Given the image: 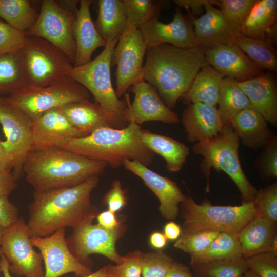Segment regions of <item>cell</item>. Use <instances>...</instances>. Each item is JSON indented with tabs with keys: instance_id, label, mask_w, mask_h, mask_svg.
<instances>
[{
	"instance_id": "4dcf8cb0",
	"label": "cell",
	"mask_w": 277,
	"mask_h": 277,
	"mask_svg": "<svg viewBox=\"0 0 277 277\" xmlns=\"http://www.w3.org/2000/svg\"><path fill=\"white\" fill-rule=\"evenodd\" d=\"M276 0H256L240 34L252 39H264L267 29L276 23Z\"/></svg>"
},
{
	"instance_id": "d6a6232c",
	"label": "cell",
	"mask_w": 277,
	"mask_h": 277,
	"mask_svg": "<svg viewBox=\"0 0 277 277\" xmlns=\"http://www.w3.org/2000/svg\"><path fill=\"white\" fill-rule=\"evenodd\" d=\"M243 257L238 233L220 232L207 248L190 255V265L203 264Z\"/></svg>"
},
{
	"instance_id": "30bf717a",
	"label": "cell",
	"mask_w": 277,
	"mask_h": 277,
	"mask_svg": "<svg viewBox=\"0 0 277 277\" xmlns=\"http://www.w3.org/2000/svg\"><path fill=\"white\" fill-rule=\"evenodd\" d=\"M22 51L29 86L52 84L67 75L73 66L62 50L39 37L27 36Z\"/></svg>"
},
{
	"instance_id": "7a4b0ae2",
	"label": "cell",
	"mask_w": 277,
	"mask_h": 277,
	"mask_svg": "<svg viewBox=\"0 0 277 277\" xmlns=\"http://www.w3.org/2000/svg\"><path fill=\"white\" fill-rule=\"evenodd\" d=\"M146 55L143 78L170 109L187 92L200 69L208 65L200 48L163 44L147 48Z\"/></svg>"
},
{
	"instance_id": "e575fe53",
	"label": "cell",
	"mask_w": 277,
	"mask_h": 277,
	"mask_svg": "<svg viewBox=\"0 0 277 277\" xmlns=\"http://www.w3.org/2000/svg\"><path fill=\"white\" fill-rule=\"evenodd\" d=\"M238 82L234 78L224 77L221 83L217 109L225 123H229L236 114L250 106L248 97L239 87Z\"/></svg>"
},
{
	"instance_id": "816d5d0a",
	"label": "cell",
	"mask_w": 277,
	"mask_h": 277,
	"mask_svg": "<svg viewBox=\"0 0 277 277\" xmlns=\"http://www.w3.org/2000/svg\"><path fill=\"white\" fill-rule=\"evenodd\" d=\"M95 218L99 225L109 230L116 229L122 224V222L118 220L115 213L109 210L98 213Z\"/></svg>"
},
{
	"instance_id": "f1b7e54d",
	"label": "cell",
	"mask_w": 277,
	"mask_h": 277,
	"mask_svg": "<svg viewBox=\"0 0 277 277\" xmlns=\"http://www.w3.org/2000/svg\"><path fill=\"white\" fill-rule=\"evenodd\" d=\"M141 140L149 150L165 160L166 168L170 172L180 171L189 154V148L184 144L147 130L142 129Z\"/></svg>"
},
{
	"instance_id": "d4e9b609",
	"label": "cell",
	"mask_w": 277,
	"mask_h": 277,
	"mask_svg": "<svg viewBox=\"0 0 277 277\" xmlns=\"http://www.w3.org/2000/svg\"><path fill=\"white\" fill-rule=\"evenodd\" d=\"M248 97L250 106L273 125L277 123V89L275 80L270 72L253 78L238 82Z\"/></svg>"
},
{
	"instance_id": "4316f807",
	"label": "cell",
	"mask_w": 277,
	"mask_h": 277,
	"mask_svg": "<svg viewBox=\"0 0 277 277\" xmlns=\"http://www.w3.org/2000/svg\"><path fill=\"white\" fill-rule=\"evenodd\" d=\"M229 123L242 143L252 149L265 146L272 137L267 122L251 106L236 114Z\"/></svg>"
},
{
	"instance_id": "484cf974",
	"label": "cell",
	"mask_w": 277,
	"mask_h": 277,
	"mask_svg": "<svg viewBox=\"0 0 277 277\" xmlns=\"http://www.w3.org/2000/svg\"><path fill=\"white\" fill-rule=\"evenodd\" d=\"M276 223L260 216L250 220L238 233L242 256L271 252L277 254Z\"/></svg>"
},
{
	"instance_id": "be15d7a7",
	"label": "cell",
	"mask_w": 277,
	"mask_h": 277,
	"mask_svg": "<svg viewBox=\"0 0 277 277\" xmlns=\"http://www.w3.org/2000/svg\"><path fill=\"white\" fill-rule=\"evenodd\" d=\"M1 254H2V251H1V248H0V256H1Z\"/></svg>"
},
{
	"instance_id": "2e32d148",
	"label": "cell",
	"mask_w": 277,
	"mask_h": 277,
	"mask_svg": "<svg viewBox=\"0 0 277 277\" xmlns=\"http://www.w3.org/2000/svg\"><path fill=\"white\" fill-rule=\"evenodd\" d=\"M134 95L131 104L128 103L126 121L138 125L149 121H159L167 124L180 122L178 115L163 101L156 90L145 81L141 76L128 89Z\"/></svg>"
},
{
	"instance_id": "f35d334b",
	"label": "cell",
	"mask_w": 277,
	"mask_h": 277,
	"mask_svg": "<svg viewBox=\"0 0 277 277\" xmlns=\"http://www.w3.org/2000/svg\"><path fill=\"white\" fill-rule=\"evenodd\" d=\"M256 0H219L220 10L227 21L240 33L241 28Z\"/></svg>"
},
{
	"instance_id": "4fadbf2b",
	"label": "cell",
	"mask_w": 277,
	"mask_h": 277,
	"mask_svg": "<svg viewBox=\"0 0 277 277\" xmlns=\"http://www.w3.org/2000/svg\"><path fill=\"white\" fill-rule=\"evenodd\" d=\"M147 46L141 30L128 23L113 50L111 66L116 65L115 94L118 98L143 75Z\"/></svg>"
},
{
	"instance_id": "836d02e7",
	"label": "cell",
	"mask_w": 277,
	"mask_h": 277,
	"mask_svg": "<svg viewBox=\"0 0 277 277\" xmlns=\"http://www.w3.org/2000/svg\"><path fill=\"white\" fill-rule=\"evenodd\" d=\"M232 42L235 44L260 69L276 72L277 58L274 47L265 39H252L234 34Z\"/></svg>"
},
{
	"instance_id": "8992f818",
	"label": "cell",
	"mask_w": 277,
	"mask_h": 277,
	"mask_svg": "<svg viewBox=\"0 0 277 277\" xmlns=\"http://www.w3.org/2000/svg\"><path fill=\"white\" fill-rule=\"evenodd\" d=\"M180 205L184 220L181 234L204 231L238 233L257 216L253 202L240 206H213L208 201L199 204L187 196Z\"/></svg>"
},
{
	"instance_id": "bcb514c9",
	"label": "cell",
	"mask_w": 277,
	"mask_h": 277,
	"mask_svg": "<svg viewBox=\"0 0 277 277\" xmlns=\"http://www.w3.org/2000/svg\"><path fill=\"white\" fill-rule=\"evenodd\" d=\"M255 167L267 177H276L277 141L276 137H272L265 146L264 151L255 163Z\"/></svg>"
},
{
	"instance_id": "6125c7cd",
	"label": "cell",
	"mask_w": 277,
	"mask_h": 277,
	"mask_svg": "<svg viewBox=\"0 0 277 277\" xmlns=\"http://www.w3.org/2000/svg\"><path fill=\"white\" fill-rule=\"evenodd\" d=\"M4 229H4L2 227H0V244H1V243L2 239V237H3V233H4Z\"/></svg>"
},
{
	"instance_id": "91938a15",
	"label": "cell",
	"mask_w": 277,
	"mask_h": 277,
	"mask_svg": "<svg viewBox=\"0 0 277 277\" xmlns=\"http://www.w3.org/2000/svg\"><path fill=\"white\" fill-rule=\"evenodd\" d=\"M81 277H107V267L106 266H105L95 272H92L89 275Z\"/></svg>"
},
{
	"instance_id": "3957f363",
	"label": "cell",
	"mask_w": 277,
	"mask_h": 277,
	"mask_svg": "<svg viewBox=\"0 0 277 277\" xmlns=\"http://www.w3.org/2000/svg\"><path fill=\"white\" fill-rule=\"evenodd\" d=\"M107 166L61 147L32 149L26 156L22 171L34 191H42L81 184L98 176Z\"/></svg>"
},
{
	"instance_id": "e7e4bbea",
	"label": "cell",
	"mask_w": 277,
	"mask_h": 277,
	"mask_svg": "<svg viewBox=\"0 0 277 277\" xmlns=\"http://www.w3.org/2000/svg\"><path fill=\"white\" fill-rule=\"evenodd\" d=\"M1 267H0V273H1Z\"/></svg>"
},
{
	"instance_id": "6f0895ef",
	"label": "cell",
	"mask_w": 277,
	"mask_h": 277,
	"mask_svg": "<svg viewBox=\"0 0 277 277\" xmlns=\"http://www.w3.org/2000/svg\"><path fill=\"white\" fill-rule=\"evenodd\" d=\"M276 23H275L267 29L264 38L269 42L274 47L276 43Z\"/></svg>"
},
{
	"instance_id": "d6986e66",
	"label": "cell",
	"mask_w": 277,
	"mask_h": 277,
	"mask_svg": "<svg viewBox=\"0 0 277 277\" xmlns=\"http://www.w3.org/2000/svg\"><path fill=\"white\" fill-rule=\"evenodd\" d=\"M207 63L224 77L239 82L247 81L261 74L259 68L234 43L222 44L204 50Z\"/></svg>"
},
{
	"instance_id": "ba28073f",
	"label": "cell",
	"mask_w": 277,
	"mask_h": 277,
	"mask_svg": "<svg viewBox=\"0 0 277 277\" xmlns=\"http://www.w3.org/2000/svg\"><path fill=\"white\" fill-rule=\"evenodd\" d=\"M6 98L34 122L52 109L89 100V93L82 85L67 75L45 87L27 85Z\"/></svg>"
},
{
	"instance_id": "680465c9",
	"label": "cell",
	"mask_w": 277,
	"mask_h": 277,
	"mask_svg": "<svg viewBox=\"0 0 277 277\" xmlns=\"http://www.w3.org/2000/svg\"><path fill=\"white\" fill-rule=\"evenodd\" d=\"M0 257V267L4 277H12L10 274L9 268L10 264L8 260L3 254H1Z\"/></svg>"
},
{
	"instance_id": "ee69618b",
	"label": "cell",
	"mask_w": 277,
	"mask_h": 277,
	"mask_svg": "<svg viewBox=\"0 0 277 277\" xmlns=\"http://www.w3.org/2000/svg\"><path fill=\"white\" fill-rule=\"evenodd\" d=\"M248 269L258 277H277V254L264 252L245 259Z\"/></svg>"
},
{
	"instance_id": "9f6ffc18",
	"label": "cell",
	"mask_w": 277,
	"mask_h": 277,
	"mask_svg": "<svg viewBox=\"0 0 277 277\" xmlns=\"http://www.w3.org/2000/svg\"><path fill=\"white\" fill-rule=\"evenodd\" d=\"M167 242V239L164 234L160 232H154L149 237L150 245L156 249H161L164 248Z\"/></svg>"
},
{
	"instance_id": "f6af8a7d",
	"label": "cell",
	"mask_w": 277,
	"mask_h": 277,
	"mask_svg": "<svg viewBox=\"0 0 277 277\" xmlns=\"http://www.w3.org/2000/svg\"><path fill=\"white\" fill-rule=\"evenodd\" d=\"M27 36L5 21L0 19V53L14 52L22 50Z\"/></svg>"
},
{
	"instance_id": "e0dca14e",
	"label": "cell",
	"mask_w": 277,
	"mask_h": 277,
	"mask_svg": "<svg viewBox=\"0 0 277 277\" xmlns=\"http://www.w3.org/2000/svg\"><path fill=\"white\" fill-rule=\"evenodd\" d=\"M158 18H153L138 28L143 34L147 48L163 44L182 49L199 48L193 23L179 8L170 22L164 23Z\"/></svg>"
},
{
	"instance_id": "60d3db41",
	"label": "cell",
	"mask_w": 277,
	"mask_h": 277,
	"mask_svg": "<svg viewBox=\"0 0 277 277\" xmlns=\"http://www.w3.org/2000/svg\"><path fill=\"white\" fill-rule=\"evenodd\" d=\"M173 259L161 251L143 253L142 258V277H165Z\"/></svg>"
},
{
	"instance_id": "74e56055",
	"label": "cell",
	"mask_w": 277,
	"mask_h": 277,
	"mask_svg": "<svg viewBox=\"0 0 277 277\" xmlns=\"http://www.w3.org/2000/svg\"><path fill=\"white\" fill-rule=\"evenodd\" d=\"M128 23L138 28L159 17L164 2L153 0H123Z\"/></svg>"
},
{
	"instance_id": "8d00e7d4",
	"label": "cell",
	"mask_w": 277,
	"mask_h": 277,
	"mask_svg": "<svg viewBox=\"0 0 277 277\" xmlns=\"http://www.w3.org/2000/svg\"><path fill=\"white\" fill-rule=\"evenodd\" d=\"M191 266L196 277H242L248 269L243 257Z\"/></svg>"
},
{
	"instance_id": "cb8c5ba5",
	"label": "cell",
	"mask_w": 277,
	"mask_h": 277,
	"mask_svg": "<svg viewBox=\"0 0 277 277\" xmlns=\"http://www.w3.org/2000/svg\"><path fill=\"white\" fill-rule=\"evenodd\" d=\"M91 0L80 1L73 26V35L76 45L74 67L84 65L91 61L93 53L106 43L98 33L93 21L90 8Z\"/></svg>"
},
{
	"instance_id": "db71d44e",
	"label": "cell",
	"mask_w": 277,
	"mask_h": 277,
	"mask_svg": "<svg viewBox=\"0 0 277 277\" xmlns=\"http://www.w3.org/2000/svg\"><path fill=\"white\" fill-rule=\"evenodd\" d=\"M12 169V159L0 140V171L11 172Z\"/></svg>"
},
{
	"instance_id": "5b68a950",
	"label": "cell",
	"mask_w": 277,
	"mask_h": 277,
	"mask_svg": "<svg viewBox=\"0 0 277 277\" xmlns=\"http://www.w3.org/2000/svg\"><path fill=\"white\" fill-rule=\"evenodd\" d=\"M239 140L230 124L227 123L216 136L195 143L192 150L203 157L200 168L207 179V192L210 191L211 169L223 171L236 185L241 192L242 203H246L253 201L258 191L242 169L239 157Z\"/></svg>"
},
{
	"instance_id": "8fae6325",
	"label": "cell",
	"mask_w": 277,
	"mask_h": 277,
	"mask_svg": "<svg viewBox=\"0 0 277 277\" xmlns=\"http://www.w3.org/2000/svg\"><path fill=\"white\" fill-rule=\"evenodd\" d=\"M96 215L92 210L73 228L71 235L66 238L68 247L74 256L84 264L93 254L102 255L118 264L122 262L123 256L117 252L116 243L124 233V225L122 224L113 230L107 229L93 223Z\"/></svg>"
},
{
	"instance_id": "44dd1931",
	"label": "cell",
	"mask_w": 277,
	"mask_h": 277,
	"mask_svg": "<svg viewBox=\"0 0 277 277\" xmlns=\"http://www.w3.org/2000/svg\"><path fill=\"white\" fill-rule=\"evenodd\" d=\"M60 108L71 125L85 136L101 128L120 129L128 125L96 102L89 100L71 103Z\"/></svg>"
},
{
	"instance_id": "6da1fadb",
	"label": "cell",
	"mask_w": 277,
	"mask_h": 277,
	"mask_svg": "<svg viewBox=\"0 0 277 277\" xmlns=\"http://www.w3.org/2000/svg\"><path fill=\"white\" fill-rule=\"evenodd\" d=\"M99 182L92 176L77 186L34 191L28 206L31 236L45 237L67 227H76L92 210L91 195Z\"/></svg>"
},
{
	"instance_id": "7c38bea8",
	"label": "cell",
	"mask_w": 277,
	"mask_h": 277,
	"mask_svg": "<svg viewBox=\"0 0 277 277\" xmlns=\"http://www.w3.org/2000/svg\"><path fill=\"white\" fill-rule=\"evenodd\" d=\"M31 235L23 217L5 229L0 244L2 254L9 265L10 272L18 276L44 277L43 258L31 241Z\"/></svg>"
},
{
	"instance_id": "f5cc1de1",
	"label": "cell",
	"mask_w": 277,
	"mask_h": 277,
	"mask_svg": "<svg viewBox=\"0 0 277 277\" xmlns=\"http://www.w3.org/2000/svg\"><path fill=\"white\" fill-rule=\"evenodd\" d=\"M165 277H194L187 266L173 261Z\"/></svg>"
},
{
	"instance_id": "7dc6e473",
	"label": "cell",
	"mask_w": 277,
	"mask_h": 277,
	"mask_svg": "<svg viewBox=\"0 0 277 277\" xmlns=\"http://www.w3.org/2000/svg\"><path fill=\"white\" fill-rule=\"evenodd\" d=\"M103 203L107 205L108 210L114 213L119 211L126 205V192L119 180L113 181L111 187L104 197Z\"/></svg>"
},
{
	"instance_id": "d590c367",
	"label": "cell",
	"mask_w": 277,
	"mask_h": 277,
	"mask_svg": "<svg viewBox=\"0 0 277 277\" xmlns=\"http://www.w3.org/2000/svg\"><path fill=\"white\" fill-rule=\"evenodd\" d=\"M38 14L28 0H0V18L19 31L29 29Z\"/></svg>"
},
{
	"instance_id": "7bdbcfd3",
	"label": "cell",
	"mask_w": 277,
	"mask_h": 277,
	"mask_svg": "<svg viewBox=\"0 0 277 277\" xmlns=\"http://www.w3.org/2000/svg\"><path fill=\"white\" fill-rule=\"evenodd\" d=\"M143 254L135 250L124 256L121 263L107 265V277H141Z\"/></svg>"
},
{
	"instance_id": "9a60e30c",
	"label": "cell",
	"mask_w": 277,
	"mask_h": 277,
	"mask_svg": "<svg viewBox=\"0 0 277 277\" xmlns=\"http://www.w3.org/2000/svg\"><path fill=\"white\" fill-rule=\"evenodd\" d=\"M66 228L45 237L31 236L34 247L40 251L45 265L44 277H60L69 273L84 276L92 273L72 253L65 236Z\"/></svg>"
},
{
	"instance_id": "f907efd6",
	"label": "cell",
	"mask_w": 277,
	"mask_h": 277,
	"mask_svg": "<svg viewBox=\"0 0 277 277\" xmlns=\"http://www.w3.org/2000/svg\"><path fill=\"white\" fill-rule=\"evenodd\" d=\"M17 186L12 172L0 171V196L8 197Z\"/></svg>"
},
{
	"instance_id": "7402d4cb",
	"label": "cell",
	"mask_w": 277,
	"mask_h": 277,
	"mask_svg": "<svg viewBox=\"0 0 277 277\" xmlns=\"http://www.w3.org/2000/svg\"><path fill=\"white\" fill-rule=\"evenodd\" d=\"M182 122L190 143L216 136L226 124L216 106L201 103L189 104L183 111Z\"/></svg>"
},
{
	"instance_id": "ffe728a7",
	"label": "cell",
	"mask_w": 277,
	"mask_h": 277,
	"mask_svg": "<svg viewBox=\"0 0 277 277\" xmlns=\"http://www.w3.org/2000/svg\"><path fill=\"white\" fill-rule=\"evenodd\" d=\"M84 136L85 135L69 122L60 108H55L33 122L32 149L62 148L69 140Z\"/></svg>"
},
{
	"instance_id": "1f68e13d",
	"label": "cell",
	"mask_w": 277,
	"mask_h": 277,
	"mask_svg": "<svg viewBox=\"0 0 277 277\" xmlns=\"http://www.w3.org/2000/svg\"><path fill=\"white\" fill-rule=\"evenodd\" d=\"M27 85L22 50L0 53V96L10 95Z\"/></svg>"
},
{
	"instance_id": "52a82bcc",
	"label": "cell",
	"mask_w": 277,
	"mask_h": 277,
	"mask_svg": "<svg viewBox=\"0 0 277 277\" xmlns=\"http://www.w3.org/2000/svg\"><path fill=\"white\" fill-rule=\"evenodd\" d=\"M118 38L107 43L102 52L88 63L78 67L73 66L67 75L90 92L96 103L128 124L126 121V116L129 95L126 93L125 98L119 99L113 88L111 79L112 53Z\"/></svg>"
},
{
	"instance_id": "ab89813d",
	"label": "cell",
	"mask_w": 277,
	"mask_h": 277,
	"mask_svg": "<svg viewBox=\"0 0 277 277\" xmlns=\"http://www.w3.org/2000/svg\"><path fill=\"white\" fill-rule=\"evenodd\" d=\"M258 216L277 221V184L273 183L257 191L253 201Z\"/></svg>"
},
{
	"instance_id": "c3c4849f",
	"label": "cell",
	"mask_w": 277,
	"mask_h": 277,
	"mask_svg": "<svg viewBox=\"0 0 277 277\" xmlns=\"http://www.w3.org/2000/svg\"><path fill=\"white\" fill-rule=\"evenodd\" d=\"M18 214V209L8 197L0 196V227L4 229L10 227L19 219Z\"/></svg>"
},
{
	"instance_id": "681fc988",
	"label": "cell",
	"mask_w": 277,
	"mask_h": 277,
	"mask_svg": "<svg viewBox=\"0 0 277 277\" xmlns=\"http://www.w3.org/2000/svg\"><path fill=\"white\" fill-rule=\"evenodd\" d=\"M173 2L179 7L191 9L194 15H199L203 12V7L206 4L211 3L218 6L219 4V0H174Z\"/></svg>"
},
{
	"instance_id": "83f0119b",
	"label": "cell",
	"mask_w": 277,
	"mask_h": 277,
	"mask_svg": "<svg viewBox=\"0 0 277 277\" xmlns=\"http://www.w3.org/2000/svg\"><path fill=\"white\" fill-rule=\"evenodd\" d=\"M95 27L107 44L118 38L125 31L128 24L123 0H99Z\"/></svg>"
},
{
	"instance_id": "03108f58",
	"label": "cell",
	"mask_w": 277,
	"mask_h": 277,
	"mask_svg": "<svg viewBox=\"0 0 277 277\" xmlns=\"http://www.w3.org/2000/svg\"><path fill=\"white\" fill-rule=\"evenodd\" d=\"M196 277V276H195Z\"/></svg>"
},
{
	"instance_id": "11a10c76",
	"label": "cell",
	"mask_w": 277,
	"mask_h": 277,
	"mask_svg": "<svg viewBox=\"0 0 277 277\" xmlns=\"http://www.w3.org/2000/svg\"><path fill=\"white\" fill-rule=\"evenodd\" d=\"M164 233L167 239L177 240L182 234V229L177 224L171 221L168 222L164 226Z\"/></svg>"
},
{
	"instance_id": "5bb4252c",
	"label": "cell",
	"mask_w": 277,
	"mask_h": 277,
	"mask_svg": "<svg viewBox=\"0 0 277 277\" xmlns=\"http://www.w3.org/2000/svg\"><path fill=\"white\" fill-rule=\"evenodd\" d=\"M0 124L6 136L2 143L12 159V173L17 180L23 162L32 149L33 122L6 97L0 96Z\"/></svg>"
},
{
	"instance_id": "94428289",
	"label": "cell",
	"mask_w": 277,
	"mask_h": 277,
	"mask_svg": "<svg viewBox=\"0 0 277 277\" xmlns=\"http://www.w3.org/2000/svg\"><path fill=\"white\" fill-rule=\"evenodd\" d=\"M242 277H258L254 272L249 269H248L246 272L243 274Z\"/></svg>"
},
{
	"instance_id": "ac0fdd59",
	"label": "cell",
	"mask_w": 277,
	"mask_h": 277,
	"mask_svg": "<svg viewBox=\"0 0 277 277\" xmlns=\"http://www.w3.org/2000/svg\"><path fill=\"white\" fill-rule=\"evenodd\" d=\"M123 166L140 177L155 194L160 202L159 211L166 220H174L178 215L179 205L187 198L177 184L167 177L154 172L135 160H126Z\"/></svg>"
},
{
	"instance_id": "b9f144b4",
	"label": "cell",
	"mask_w": 277,
	"mask_h": 277,
	"mask_svg": "<svg viewBox=\"0 0 277 277\" xmlns=\"http://www.w3.org/2000/svg\"><path fill=\"white\" fill-rule=\"evenodd\" d=\"M219 233L213 231H204L189 234H181L174 243V246L190 255L197 254L205 250Z\"/></svg>"
},
{
	"instance_id": "f546056e",
	"label": "cell",
	"mask_w": 277,
	"mask_h": 277,
	"mask_svg": "<svg viewBox=\"0 0 277 277\" xmlns=\"http://www.w3.org/2000/svg\"><path fill=\"white\" fill-rule=\"evenodd\" d=\"M222 74L209 65L197 73L187 92L182 97L188 104L201 103L216 106L217 104Z\"/></svg>"
},
{
	"instance_id": "603a6c76",
	"label": "cell",
	"mask_w": 277,
	"mask_h": 277,
	"mask_svg": "<svg viewBox=\"0 0 277 277\" xmlns=\"http://www.w3.org/2000/svg\"><path fill=\"white\" fill-rule=\"evenodd\" d=\"M205 13L198 18L190 16L199 48L203 51L214 46L232 42L233 35L238 33L220 9L211 3L204 6Z\"/></svg>"
},
{
	"instance_id": "277c9868",
	"label": "cell",
	"mask_w": 277,
	"mask_h": 277,
	"mask_svg": "<svg viewBox=\"0 0 277 277\" xmlns=\"http://www.w3.org/2000/svg\"><path fill=\"white\" fill-rule=\"evenodd\" d=\"M141 131V126L133 122L120 129L103 127L85 136L72 138L62 148L104 162L113 168L123 166L126 160L137 161L147 166L154 153L142 141Z\"/></svg>"
},
{
	"instance_id": "9c48e42d",
	"label": "cell",
	"mask_w": 277,
	"mask_h": 277,
	"mask_svg": "<svg viewBox=\"0 0 277 277\" xmlns=\"http://www.w3.org/2000/svg\"><path fill=\"white\" fill-rule=\"evenodd\" d=\"M80 1L44 0L35 24L25 33L50 42L69 57L74 65L76 45L73 26Z\"/></svg>"
}]
</instances>
